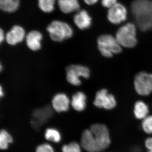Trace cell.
<instances>
[{
    "instance_id": "obj_1",
    "label": "cell",
    "mask_w": 152,
    "mask_h": 152,
    "mask_svg": "<svg viewBox=\"0 0 152 152\" xmlns=\"http://www.w3.org/2000/svg\"><path fill=\"white\" fill-rule=\"evenodd\" d=\"M131 10L140 29L143 31L152 29V0H135Z\"/></svg>"
},
{
    "instance_id": "obj_2",
    "label": "cell",
    "mask_w": 152,
    "mask_h": 152,
    "mask_svg": "<svg viewBox=\"0 0 152 152\" xmlns=\"http://www.w3.org/2000/svg\"><path fill=\"white\" fill-rule=\"evenodd\" d=\"M47 31L51 39L55 42H62L72 37L73 34V31L69 25L58 20L52 21L47 27Z\"/></svg>"
},
{
    "instance_id": "obj_3",
    "label": "cell",
    "mask_w": 152,
    "mask_h": 152,
    "mask_svg": "<svg viewBox=\"0 0 152 152\" xmlns=\"http://www.w3.org/2000/svg\"><path fill=\"white\" fill-rule=\"evenodd\" d=\"M98 48L103 56L111 58L115 54L121 53V46L116 38L110 34L101 35L97 40Z\"/></svg>"
},
{
    "instance_id": "obj_4",
    "label": "cell",
    "mask_w": 152,
    "mask_h": 152,
    "mask_svg": "<svg viewBox=\"0 0 152 152\" xmlns=\"http://www.w3.org/2000/svg\"><path fill=\"white\" fill-rule=\"evenodd\" d=\"M90 129L92 132L98 152H102L107 149L111 142L107 126L102 124H95L91 126Z\"/></svg>"
},
{
    "instance_id": "obj_5",
    "label": "cell",
    "mask_w": 152,
    "mask_h": 152,
    "mask_svg": "<svg viewBox=\"0 0 152 152\" xmlns=\"http://www.w3.org/2000/svg\"><path fill=\"white\" fill-rule=\"evenodd\" d=\"M116 38L121 46L132 48L137 44L136 28L132 23H128L118 30Z\"/></svg>"
},
{
    "instance_id": "obj_6",
    "label": "cell",
    "mask_w": 152,
    "mask_h": 152,
    "mask_svg": "<svg viewBox=\"0 0 152 152\" xmlns=\"http://www.w3.org/2000/svg\"><path fill=\"white\" fill-rule=\"evenodd\" d=\"M67 81L71 85L78 86L81 83L80 78L88 79L90 76L89 69L80 65H71L66 68Z\"/></svg>"
},
{
    "instance_id": "obj_7",
    "label": "cell",
    "mask_w": 152,
    "mask_h": 152,
    "mask_svg": "<svg viewBox=\"0 0 152 152\" xmlns=\"http://www.w3.org/2000/svg\"><path fill=\"white\" fill-rule=\"evenodd\" d=\"M134 85L139 95L147 96L151 94L152 93V74L140 72L135 76Z\"/></svg>"
},
{
    "instance_id": "obj_8",
    "label": "cell",
    "mask_w": 152,
    "mask_h": 152,
    "mask_svg": "<svg viewBox=\"0 0 152 152\" xmlns=\"http://www.w3.org/2000/svg\"><path fill=\"white\" fill-rule=\"evenodd\" d=\"M94 104L97 107L110 110L115 107L117 103L113 95L109 94L107 90L103 89L96 94Z\"/></svg>"
},
{
    "instance_id": "obj_9",
    "label": "cell",
    "mask_w": 152,
    "mask_h": 152,
    "mask_svg": "<svg viewBox=\"0 0 152 152\" xmlns=\"http://www.w3.org/2000/svg\"><path fill=\"white\" fill-rule=\"evenodd\" d=\"M107 18L112 23L114 24H119L124 21L126 19V9L122 4L117 3L109 9Z\"/></svg>"
},
{
    "instance_id": "obj_10",
    "label": "cell",
    "mask_w": 152,
    "mask_h": 152,
    "mask_svg": "<svg viewBox=\"0 0 152 152\" xmlns=\"http://www.w3.org/2000/svg\"><path fill=\"white\" fill-rule=\"evenodd\" d=\"M52 115L51 109L49 106L42 108L37 109L33 113L32 125L35 128H39V127L46 122Z\"/></svg>"
},
{
    "instance_id": "obj_11",
    "label": "cell",
    "mask_w": 152,
    "mask_h": 152,
    "mask_svg": "<svg viewBox=\"0 0 152 152\" xmlns=\"http://www.w3.org/2000/svg\"><path fill=\"white\" fill-rule=\"evenodd\" d=\"M25 34L23 28L17 25L14 26L6 35V41L9 45H15L23 41Z\"/></svg>"
},
{
    "instance_id": "obj_12",
    "label": "cell",
    "mask_w": 152,
    "mask_h": 152,
    "mask_svg": "<svg viewBox=\"0 0 152 152\" xmlns=\"http://www.w3.org/2000/svg\"><path fill=\"white\" fill-rule=\"evenodd\" d=\"M52 107L58 113L66 112L69 110L70 101L67 96L63 93L55 95L52 102Z\"/></svg>"
},
{
    "instance_id": "obj_13",
    "label": "cell",
    "mask_w": 152,
    "mask_h": 152,
    "mask_svg": "<svg viewBox=\"0 0 152 152\" xmlns=\"http://www.w3.org/2000/svg\"><path fill=\"white\" fill-rule=\"evenodd\" d=\"M81 146L88 152H98L92 132L90 129H86L82 134Z\"/></svg>"
},
{
    "instance_id": "obj_14",
    "label": "cell",
    "mask_w": 152,
    "mask_h": 152,
    "mask_svg": "<svg viewBox=\"0 0 152 152\" xmlns=\"http://www.w3.org/2000/svg\"><path fill=\"white\" fill-rule=\"evenodd\" d=\"M42 39V35L40 32L37 31H32L26 37V43L30 50L37 51L41 49Z\"/></svg>"
},
{
    "instance_id": "obj_15",
    "label": "cell",
    "mask_w": 152,
    "mask_h": 152,
    "mask_svg": "<svg viewBox=\"0 0 152 152\" xmlns=\"http://www.w3.org/2000/svg\"><path fill=\"white\" fill-rule=\"evenodd\" d=\"M74 21L80 29H86L91 26L92 19L86 11L82 10L75 15Z\"/></svg>"
},
{
    "instance_id": "obj_16",
    "label": "cell",
    "mask_w": 152,
    "mask_h": 152,
    "mask_svg": "<svg viewBox=\"0 0 152 152\" xmlns=\"http://www.w3.org/2000/svg\"><path fill=\"white\" fill-rule=\"evenodd\" d=\"M58 3L60 10L64 13H70L80 9L78 0H58Z\"/></svg>"
},
{
    "instance_id": "obj_17",
    "label": "cell",
    "mask_w": 152,
    "mask_h": 152,
    "mask_svg": "<svg viewBox=\"0 0 152 152\" xmlns=\"http://www.w3.org/2000/svg\"><path fill=\"white\" fill-rule=\"evenodd\" d=\"M86 96L83 93L77 92L72 96L71 102L72 107L77 111H83L86 108Z\"/></svg>"
},
{
    "instance_id": "obj_18",
    "label": "cell",
    "mask_w": 152,
    "mask_h": 152,
    "mask_svg": "<svg viewBox=\"0 0 152 152\" xmlns=\"http://www.w3.org/2000/svg\"><path fill=\"white\" fill-rule=\"evenodd\" d=\"M149 112L148 107L143 101H138L135 104L134 113L136 118L139 120L144 119L148 116Z\"/></svg>"
},
{
    "instance_id": "obj_19",
    "label": "cell",
    "mask_w": 152,
    "mask_h": 152,
    "mask_svg": "<svg viewBox=\"0 0 152 152\" xmlns=\"http://www.w3.org/2000/svg\"><path fill=\"white\" fill-rule=\"evenodd\" d=\"M20 0H0V8L6 12L12 13L17 10Z\"/></svg>"
},
{
    "instance_id": "obj_20",
    "label": "cell",
    "mask_w": 152,
    "mask_h": 152,
    "mask_svg": "<svg viewBox=\"0 0 152 152\" xmlns=\"http://www.w3.org/2000/svg\"><path fill=\"white\" fill-rule=\"evenodd\" d=\"M45 137L47 140L55 143L59 142L61 140V133L54 128L47 129L45 132Z\"/></svg>"
},
{
    "instance_id": "obj_21",
    "label": "cell",
    "mask_w": 152,
    "mask_h": 152,
    "mask_svg": "<svg viewBox=\"0 0 152 152\" xmlns=\"http://www.w3.org/2000/svg\"><path fill=\"white\" fill-rule=\"evenodd\" d=\"M13 138L4 129L1 131L0 132V148L4 150L8 148L9 145L13 142Z\"/></svg>"
},
{
    "instance_id": "obj_22",
    "label": "cell",
    "mask_w": 152,
    "mask_h": 152,
    "mask_svg": "<svg viewBox=\"0 0 152 152\" xmlns=\"http://www.w3.org/2000/svg\"><path fill=\"white\" fill-rule=\"evenodd\" d=\"M56 0H38V5L41 10L45 13L53 11Z\"/></svg>"
},
{
    "instance_id": "obj_23",
    "label": "cell",
    "mask_w": 152,
    "mask_h": 152,
    "mask_svg": "<svg viewBox=\"0 0 152 152\" xmlns=\"http://www.w3.org/2000/svg\"><path fill=\"white\" fill-rule=\"evenodd\" d=\"M142 127L146 134H152V115H148L143 119Z\"/></svg>"
},
{
    "instance_id": "obj_24",
    "label": "cell",
    "mask_w": 152,
    "mask_h": 152,
    "mask_svg": "<svg viewBox=\"0 0 152 152\" xmlns=\"http://www.w3.org/2000/svg\"><path fill=\"white\" fill-rule=\"evenodd\" d=\"M62 152H81L80 146L77 143L72 142L64 145L62 148Z\"/></svg>"
},
{
    "instance_id": "obj_25",
    "label": "cell",
    "mask_w": 152,
    "mask_h": 152,
    "mask_svg": "<svg viewBox=\"0 0 152 152\" xmlns=\"http://www.w3.org/2000/svg\"><path fill=\"white\" fill-rule=\"evenodd\" d=\"M36 152H54L53 147L48 144H41L36 149Z\"/></svg>"
},
{
    "instance_id": "obj_26",
    "label": "cell",
    "mask_w": 152,
    "mask_h": 152,
    "mask_svg": "<svg viewBox=\"0 0 152 152\" xmlns=\"http://www.w3.org/2000/svg\"><path fill=\"white\" fill-rule=\"evenodd\" d=\"M117 0H102V3L104 7L110 9L117 4Z\"/></svg>"
},
{
    "instance_id": "obj_27",
    "label": "cell",
    "mask_w": 152,
    "mask_h": 152,
    "mask_svg": "<svg viewBox=\"0 0 152 152\" xmlns=\"http://www.w3.org/2000/svg\"><path fill=\"white\" fill-rule=\"evenodd\" d=\"M145 145L147 152H152V137H148L146 139Z\"/></svg>"
},
{
    "instance_id": "obj_28",
    "label": "cell",
    "mask_w": 152,
    "mask_h": 152,
    "mask_svg": "<svg viewBox=\"0 0 152 152\" xmlns=\"http://www.w3.org/2000/svg\"><path fill=\"white\" fill-rule=\"evenodd\" d=\"M98 0H84L85 2L87 4L89 5H92L96 3H97Z\"/></svg>"
},
{
    "instance_id": "obj_29",
    "label": "cell",
    "mask_w": 152,
    "mask_h": 152,
    "mask_svg": "<svg viewBox=\"0 0 152 152\" xmlns=\"http://www.w3.org/2000/svg\"><path fill=\"white\" fill-rule=\"evenodd\" d=\"M4 31L2 29H1V30H0V42H1V43L4 40Z\"/></svg>"
},
{
    "instance_id": "obj_30",
    "label": "cell",
    "mask_w": 152,
    "mask_h": 152,
    "mask_svg": "<svg viewBox=\"0 0 152 152\" xmlns=\"http://www.w3.org/2000/svg\"><path fill=\"white\" fill-rule=\"evenodd\" d=\"M3 96H4V92H3L2 88L1 86V88H0V96H1V97H2Z\"/></svg>"
}]
</instances>
